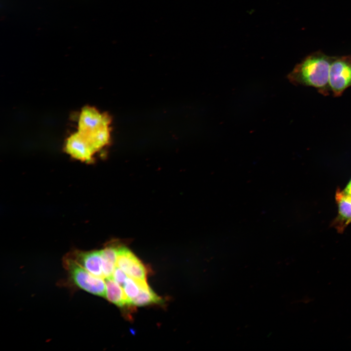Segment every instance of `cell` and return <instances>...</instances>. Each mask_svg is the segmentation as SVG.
I'll return each mask as SVG.
<instances>
[{
	"label": "cell",
	"instance_id": "cell-1",
	"mask_svg": "<svg viewBox=\"0 0 351 351\" xmlns=\"http://www.w3.org/2000/svg\"><path fill=\"white\" fill-rule=\"evenodd\" d=\"M332 59L321 54L308 57L297 64L287 76L295 85L311 86L324 95L331 90L329 73Z\"/></svg>",
	"mask_w": 351,
	"mask_h": 351
},
{
	"label": "cell",
	"instance_id": "cell-2",
	"mask_svg": "<svg viewBox=\"0 0 351 351\" xmlns=\"http://www.w3.org/2000/svg\"><path fill=\"white\" fill-rule=\"evenodd\" d=\"M65 265L76 286L92 294L105 297L106 284L103 278L92 274L71 258L66 259Z\"/></svg>",
	"mask_w": 351,
	"mask_h": 351
},
{
	"label": "cell",
	"instance_id": "cell-3",
	"mask_svg": "<svg viewBox=\"0 0 351 351\" xmlns=\"http://www.w3.org/2000/svg\"><path fill=\"white\" fill-rule=\"evenodd\" d=\"M329 85L334 96H340L351 86V58L333 59L329 73Z\"/></svg>",
	"mask_w": 351,
	"mask_h": 351
},
{
	"label": "cell",
	"instance_id": "cell-4",
	"mask_svg": "<svg viewBox=\"0 0 351 351\" xmlns=\"http://www.w3.org/2000/svg\"><path fill=\"white\" fill-rule=\"evenodd\" d=\"M116 266L134 279L146 280L147 271L143 263L128 248L119 247Z\"/></svg>",
	"mask_w": 351,
	"mask_h": 351
},
{
	"label": "cell",
	"instance_id": "cell-5",
	"mask_svg": "<svg viewBox=\"0 0 351 351\" xmlns=\"http://www.w3.org/2000/svg\"><path fill=\"white\" fill-rule=\"evenodd\" d=\"M110 118L106 114L101 113L94 107L86 106L80 114L78 131L87 135L101 127L110 125Z\"/></svg>",
	"mask_w": 351,
	"mask_h": 351
},
{
	"label": "cell",
	"instance_id": "cell-6",
	"mask_svg": "<svg viewBox=\"0 0 351 351\" xmlns=\"http://www.w3.org/2000/svg\"><path fill=\"white\" fill-rule=\"evenodd\" d=\"M65 150L73 157L86 162L92 161L97 152L89 140L78 131L67 138Z\"/></svg>",
	"mask_w": 351,
	"mask_h": 351
},
{
	"label": "cell",
	"instance_id": "cell-7",
	"mask_svg": "<svg viewBox=\"0 0 351 351\" xmlns=\"http://www.w3.org/2000/svg\"><path fill=\"white\" fill-rule=\"evenodd\" d=\"M71 257L79 265L92 274L104 278L102 272V256L101 250L88 252L78 251Z\"/></svg>",
	"mask_w": 351,
	"mask_h": 351
},
{
	"label": "cell",
	"instance_id": "cell-8",
	"mask_svg": "<svg viewBox=\"0 0 351 351\" xmlns=\"http://www.w3.org/2000/svg\"><path fill=\"white\" fill-rule=\"evenodd\" d=\"M335 199L338 214L333 223L338 232L342 233L351 222V196L339 189L336 191Z\"/></svg>",
	"mask_w": 351,
	"mask_h": 351
},
{
	"label": "cell",
	"instance_id": "cell-9",
	"mask_svg": "<svg viewBox=\"0 0 351 351\" xmlns=\"http://www.w3.org/2000/svg\"><path fill=\"white\" fill-rule=\"evenodd\" d=\"M105 297L111 303L119 307L131 306L121 286L113 278H106Z\"/></svg>",
	"mask_w": 351,
	"mask_h": 351
},
{
	"label": "cell",
	"instance_id": "cell-10",
	"mask_svg": "<svg viewBox=\"0 0 351 351\" xmlns=\"http://www.w3.org/2000/svg\"><path fill=\"white\" fill-rule=\"evenodd\" d=\"M136 280L139 287L140 292L138 295L132 300V305L143 306L154 304H159L163 302L162 298L149 287L146 280Z\"/></svg>",
	"mask_w": 351,
	"mask_h": 351
},
{
	"label": "cell",
	"instance_id": "cell-11",
	"mask_svg": "<svg viewBox=\"0 0 351 351\" xmlns=\"http://www.w3.org/2000/svg\"><path fill=\"white\" fill-rule=\"evenodd\" d=\"M118 247L110 245L101 250L102 256V272L104 278H112L116 267Z\"/></svg>",
	"mask_w": 351,
	"mask_h": 351
},
{
	"label": "cell",
	"instance_id": "cell-12",
	"mask_svg": "<svg viewBox=\"0 0 351 351\" xmlns=\"http://www.w3.org/2000/svg\"><path fill=\"white\" fill-rule=\"evenodd\" d=\"M123 288L129 303L132 305V300L138 295L140 292V288L136 281L132 277H128Z\"/></svg>",
	"mask_w": 351,
	"mask_h": 351
},
{
	"label": "cell",
	"instance_id": "cell-13",
	"mask_svg": "<svg viewBox=\"0 0 351 351\" xmlns=\"http://www.w3.org/2000/svg\"><path fill=\"white\" fill-rule=\"evenodd\" d=\"M127 275L126 273L121 269L116 266L113 274L112 278L121 287H123L128 278Z\"/></svg>",
	"mask_w": 351,
	"mask_h": 351
},
{
	"label": "cell",
	"instance_id": "cell-14",
	"mask_svg": "<svg viewBox=\"0 0 351 351\" xmlns=\"http://www.w3.org/2000/svg\"><path fill=\"white\" fill-rule=\"evenodd\" d=\"M344 192L347 195L351 196V180L344 189Z\"/></svg>",
	"mask_w": 351,
	"mask_h": 351
}]
</instances>
